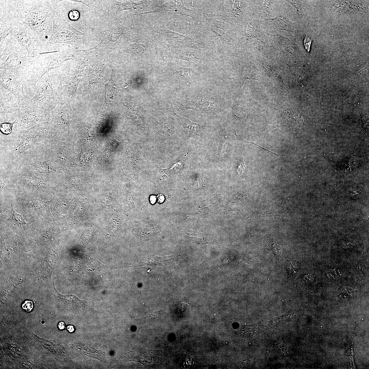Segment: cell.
I'll return each instance as SVG.
<instances>
[{
  "mask_svg": "<svg viewBox=\"0 0 369 369\" xmlns=\"http://www.w3.org/2000/svg\"><path fill=\"white\" fill-rule=\"evenodd\" d=\"M246 160L245 159H243L241 161L240 166H239L238 171L239 173L242 174L245 170V167Z\"/></svg>",
  "mask_w": 369,
  "mask_h": 369,
  "instance_id": "obj_17",
  "label": "cell"
},
{
  "mask_svg": "<svg viewBox=\"0 0 369 369\" xmlns=\"http://www.w3.org/2000/svg\"><path fill=\"white\" fill-rule=\"evenodd\" d=\"M304 279L305 281L307 282H311L313 281L315 279V277L314 275H312L311 274H308V275H305L304 277Z\"/></svg>",
  "mask_w": 369,
  "mask_h": 369,
  "instance_id": "obj_18",
  "label": "cell"
},
{
  "mask_svg": "<svg viewBox=\"0 0 369 369\" xmlns=\"http://www.w3.org/2000/svg\"><path fill=\"white\" fill-rule=\"evenodd\" d=\"M177 72L179 75L186 79L191 78L194 73L191 69L184 68L179 70Z\"/></svg>",
  "mask_w": 369,
  "mask_h": 369,
  "instance_id": "obj_12",
  "label": "cell"
},
{
  "mask_svg": "<svg viewBox=\"0 0 369 369\" xmlns=\"http://www.w3.org/2000/svg\"><path fill=\"white\" fill-rule=\"evenodd\" d=\"M287 269L288 272L291 274H293L296 272L298 271L297 267L295 263L290 262L289 265L287 266Z\"/></svg>",
  "mask_w": 369,
  "mask_h": 369,
  "instance_id": "obj_16",
  "label": "cell"
},
{
  "mask_svg": "<svg viewBox=\"0 0 369 369\" xmlns=\"http://www.w3.org/2000/svg\"><path fill=\"white\" fill-rule=\"evenodd\" d=\"M304 43L305 49H307L308 51H309V50H310L311 41L309 40V39L307 37H305Z\"/></svg>",
  "mask_w": 369,
  "mask_h": 369,
  "instance_id": "obj_19",
  "label": "cell"
},
{
  "mask_svg": "<svg viewBox=\"0 0 369 369\" xmlns=\"http://www.w3.org/2000/svg\"><path fill=\"white\" fill-rule=\"evenodd\" d=\"M177 100L180 102L178 107L182 110H192L202 112H217L221 110L222 109L220 105L211 99L187 101L178 99Z\"/></svg>",
  "mask_w": 369,
  "mask_h": 369,
  "instance_id": "obj_1",
  "label": "cell"
},
{
  "mask_svg": "<svg viewBox=\"0 0 369 369\" xmlns=\"http://www.w3.org/2000/svg\"><path fill=\"white\" fill-rule=\"evenodd\" d=\"M276 39L280 46L284 50L295 55L296 54H300V52L292 41L280 35H279Z\"/></svg>",
  "mask_w": 369,
  "mask_h": 369,
  "instance_id": "obj_5",
  "label": "cell"
},
{
  "mask_svg": "<svg viewBox=\"0 0 369 369\" xmlns=\"http://www.w3.org/2000/svg\"><path fill=\"white\" fill-rule=\"evenodd\" d=\"M158 202L159 203H163L164 200V197L162 194L159 195L158 196Z\"/></svg>",
  "mask_w": 369,
  "mask_h": 369,
  "instance_id": "obj_22",
  "label": "cell"
},
{
  "mask_svg": "<svg viewBox=\"0 0 369 369\" xmlns=\"http://www.w3.org/2000/svg\"><path fill=\"white\" fill-rule=\"evenodd\" d=\"M184 159H182L179 161L177 163L172 165L170 168L164 169L163 170L166 171L168 173L173 174L177 173L181 170L182 166Z\"/></svg>",
  "mask_w": 369,
  "mask_h": 369,
  "instance_id": "obj_7",
  "label": "cell"
},
{
  "mask_svg": "<svg viewBox=\"0 0 369 369\" xmlns=\"http://www.w3.org/2000/svg\"><path fill=\"white\" fill-rule=\"evenodd\" d=\"M340 275L341 272L338 269H330L327 273V275L329 279L332 280H336L339 279Z\"/></svg>",
  "mask_w": 369,
  "mask_h": 369,
  "instance_id": "obj_11",
  "label": "cell"
},
{
  "mask_svg": "<svg viewBox=\"0 0 369 369\" xmlns=\"http://www.w3.org/2000/svg\"><path fill=\"white\" fill-rule=\"evenodd\" d=\"M286 1L290 3L296 8L298 15H302V12L303 11V8L300 1Z\"/></svg>",
  "mask_w": 369,
  "mask_h": 369,
  "instance_id": "obj_13",
  "label": "cell"
},
{
  "mask_svg": "<svg viewBox=\"0 0 369 369\" xmlns=\"http://www.w3.org/2000/svg\"><path fill=\"white\" fill-rule=\"evenodd\" d=\"M274 27L280 30L291 31L293 29V23L285 16L280 15L271 21Z\"/></svg>",
  "mask_w": 369,
  "mask_h": 369,
  "instance_id": "obj_4",
  "label": "cell"
},
{
  "mask_svg": "<svg viewBox=\"0 0 369 369\" xmlns=\"http://www.w3.org/2000/svg\"><path fill=\"white\" fill-rule=\"evenodd\" d=\"M31 165H32L38 170L41 171L52 172L54 171V162L48 161L46 162H40L37 161H33L30 163Z\"/></svg>",
  "mask_w": 369,
  "mask_h": 369,
  "instance_id": "obj_6",
  "label": "cell"
},
{
  "mask_svg": "<svg viewBox=\"0 0 369 369\" xmlns=\"http://www.w3.org/2000/svg\"><path fill=\"white\" fill-rule=\"evenodd\" d=\"M175 114L181 119L182 125L187 132L189 137H194L196 136L199 133L201 132L203 128V126L202 124H196L191 121L188 119L180 116L176 114Z\"/></svg>",
  "mask_w": 369,
  "mask_h": 369,
  "instance_id": "obj_2",
  "label": "cell"
},
{
  "mask_svg": "<svg viewBox=\"0 0 369 369\" xmlns=\"http://www.w3.org/2000/svg\"><path fill=\"white\" fill-rule=\"evenodd\" d=\"M161 233L158 228L145 229L141 228L140 229L137 237L143 243L157 238H160Z\"/></svg>",
  "mask_w": 369,
  "mask_h": 369,
  "instance_id": "obj_3",
  "label": "cell"
},
{
  "mask_svg": "<svg viewBox=\"0 0 369 369\" xmlns=\"http://www.w3.org/2000/svg\"><path fill=\"white\" fill-rule=\"evenodd\" d=\"M11 216L12 220L15 224L18 225H21L26 224V223L25 221V219L23 218L22 216L20 214L16 213L14 211L13 206H12Z\"/></svg>",
  "mask_w": 369,
  "mask_h": 369,
  "instance_id": "obj_8",
  "label": "cell"
},
{
  "mask_svg": "<svg viewBox=\"0 0 369 369\" xmlns=\"http://www.w3.org/2000/svg\"><path fill=\"white\" fill-rule=\"evenodd\" d=\"M58 328L60 330H63L65 328V324L63 322H59L58 324Z\"/></svg>",
  "mask_w": 369,
  "mask_h": 369,
  "instance_id": "obj_21",
  "label": "cell"
},
{
  "mask_svg": "<svg viewBox=\"0 0 369 369\" xmlns=\"http://www.w3.org/2000/svg\"><path fill=\"white\" fill-rule=\"evenodd\" d=\"M22 307L23 309L27 312H30L33 308L32 302L30 300H26L23 304Z\"/></svg>",
  "mask_w": 369,
  "mask_h": 369,
  "instance_id": "obj_15",
  "label": "cell"
},
{
  "mask_svg": "<svg viewBox=\"0 0 369 369\" xmlns=\"http://www.w3.org/2000/svg\"><path fill=\"white\" fill-rule=\"evenodd\" d=\"M289 315L285 314L273 319L269 323V326H280L285 323L288 319Z\"/></svg>",
  "mask_w": 369,
  "mask_h": 369,
  "instance_id": "obj_9",
  "label": "cell"
},
{
  "mask_svg": "<svg viewBox=\"0 0 369 369\" xmlns=\"http://www.w3.org/2000/svg\"><path fill=\"white\" fill-rule=\"evenodd\" d=\"M14 123L5 122L1 125V130L2 134L8 135L12 131L13 125Z\"/></svg>",
  "mask_w": 369,
  "mask_h": 369,
  "instance_id": "obj_10",
  "label": "cell"
},
{
  "mask_svg": "<svg viewBox=\"0 0 369 369\" xmlns=\"http://www.w3.org/2000/svg\"><path fill=\"white\" fill-rule=\"evenodd\" d=\"M156 200V198L155 196H150V200L151 203L152 204H154L155 203Z\"/></svg>",
  "mask_w": 369,
  "mask_h": 369,
  "instance_id": "obj_23",
  "label": "cell"
},
{
  "mask_svg": "<svg viewBox=\"0 0 369 369\" xmlns=\"http://www.w3.org/2000/svg\"><path fill=\"white\" fill-rule=\"evenodd\" d=\"M355 293L354 289L349 286H345L343 288L342 291V294L343 296H346L351 297L354 295Z\"/></svg>",
  "mask_w": 369,
  "mask_h": 369,
  "instance_id": "obj_14",
  "label": "cell"
},
{
  "mask_svg": "<svg viewBox=\"0 0 369 369\" xmlns=\"http://www.w3.org/2000/svg\"><path fill=\"white\" fill-rule=\"evenodd\" d=\"M68 331L70 333H73L75 331V327L72 325H69L67 327Z\"/></svg>",
  "mask_w": 369,
  "mask_h": 369,
  "instance_id": "obj_20",
  "label": "cell"
}]
</instances>
